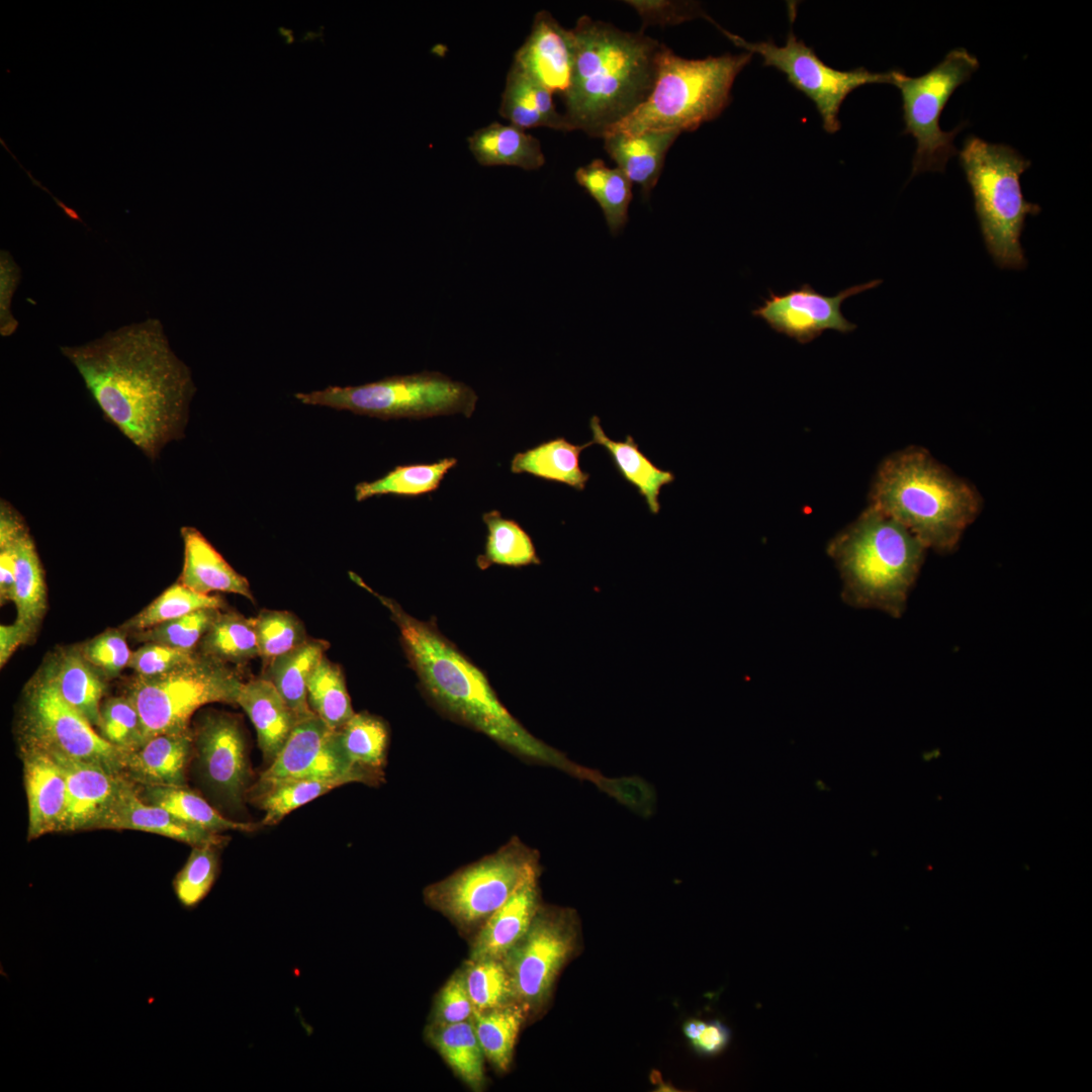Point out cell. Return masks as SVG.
Masks as SVG:
<instances>
[{
  "instance_id": "1",
  "label": "cell",
  "mask_w": 1092,
  "mask_h": 1092,
  "mask_svg": "<svg viewBox=\"0 0 1092 1092\" xmlns=\"http://www.w3.org/2000/svg\"><path fill=\"white\" fill-rule=\"evenodd\" d=\"M60 351L104 417L150 459L183 436L195 386L158 318Z\"/></svg>"
},
{
  "instance_id": "2",
  "label": "cell",
  "mask_w": 1092,
  "mask_h": 1092,
  "mask_svg": "<svg viewBox=\"0 0 1092 1092\" xmlns=\"http://www.w3.org/2000/svg\"><path fill=\"white\" fill-rule=\"evenodd\" d=\"M352 579L389 611L403 650L429 699L451 718L486 735L522 759L590 781L594 770L531 734L497 699L484 673L429 622L407 614L375 593L355 573Z\"/></svg>"
},
{
  "instance_id": "3",
  "label": "cell",
  "mask_w": 1092,
  "mask_h": 1092,
  "mask_svg": "<svg viewBox=\"0 0 1092 1092\" xmlns=\"http://www.w3.org/2000/svg\"><path fill=\"white\" fill-rule=\"evenodd\" d=\"M571 31L574 62L563 114L570 131L603 139L649 96L661 43L586 15Z\"/></svg>"
},
{
  "instance_id": "4",
  "label": "cell",
  "mask_w": 1092,
  "mask_h": 1092,
  "mask_svg": "<svg viewBox=\"0 0 1092 1092\" xmlns=\"http://www.w3.org/2000/svg\"><path fill=\"white\" fill-rule=\"evenodd\" d=\"M981 504L971 484L926 450L911 447L883 462L870 506L904 526L927 549L948 554L977 518Z\"/></svg>"
},
{
  "instance_id": "5",
  "label": "cell",
  "mask_w": 1092,
  "mask_h": 1092,
  "mask_svg": "<svg viewBox=\"0 0 1092 1092\" xmlns=\"http://www.w3.org/2000/svg\"><path fill=\"white\" fill-rule=\"evenodd\" d=\"M927 548L904 526L870 506L829 544L851 607L900 618Z\"/></svg>"
},
{
  "instance_id": "6",
  "label": "cell",
  "mask_w": 1092,
  "mask_h": 1092,
  "mask_svg": "<svg viewBox=\"0 0 1092 1092\" xmlns=\"http://www.w3.org/2000/svg\"><path fill=\"white\" fill-rule=\"evenodd\" d=\"M751 59L748 52L685 59L661 43L649 96L605 135L649 129L696 130L719 117L731 103L733 83Z\"/></svg>"
},
{
  "instance_id": "7",
  "label": "cell",
  "mask_w": 1092,
  "mask_h": 1092,
  "mask_svg": "<svg viewBox=\"0 0 1092 1092\" xmlns=\"http://www.w3.org/2000/svg\"><path fill=\"white\" fill-rule=\"evenodd\" d=\"M958 155L988 253L1001 269H1024L1027 260L1020 237L1026 217L1041 210L1022 193L1020 177L1031 162L1009 145L973 134Z\"/></svg>"
},
{
  "instance_id": "8",
  "label": "cell",
  "mask_w": 1092,
  "mask_h": 1092,
  "mask_svg": "<svg viewBox=\"0 0 1092 1092\" xmlns=\"http://www.w3.org/2000/svg\"><path fill=\"white\" fill-rule=\"evenodd\" d=\"M295 397L304 404L349 411L381 420L425 419L462 414L470 418L477 394L467 384L436 371L396 375L356 386H328Z\"/></svg>"
},
{
  "instance_id": "9",
  "label": "cell",
  "mask_w": 1092,
  "mask_h": 1092,
  "mask_svg": "<svg viewBox=\"0 0 1092 1092\" xmlns=\"http://www.w3.org/2000/svg\"><path fill=\"white\" fill-rule=\"evenodd\" d=\"M243 682L236 669L197 651L190 661L165 673L135 674L125 696L139 712L146 741L189 729L192 715L204 705H237Z\"/></svg>"
},
{
  "instance_id": "10",
  "label": "cell",
  "mask_w": 1092,
  "mask_h": 1092,
  "mask_svg": "<svg viewBox=\"0 0 1092 1092\" xmlns=\"http://www.w3.org/2000/svg\"><path fill=\"white\" fill-rule=\"evenodd\" d=\"M539 858L537 850L514 836L493 853L426 887L424 899L460 928L481 926L541 870Z\"/></svg>"
},
{
  "instance_id": "11",
  "label": "cell",
  "mask_w": 1092,
  "mask_h": 1092,
  "mask_svg": "<svg viewBox=\"0 0 1092 1092\" xmlns=\"http://www.w3.org/2000/svg\"><path fill=\"white\" fill-rule=\"evenodd\" d=\"M978 68L977 57L964 48H956L921 76L909 77L903 71L895 70L893 85L902 97L903 132L916 141L912 176L925 171L942 172L948 159L958 155L953 140L967 122L945 131L940 128L939 119L952 93L969 81Z\"/></svg>"
},
{
  "instance_id": "12",
  "label": "cell",
  "mask_w": 1092,
  "mask_h": 1092,
  "mask_svg": "<svg viewBox=\"0 0 1092 1092\" xmlns=\"http://www.w3.org/2000/svg\"><path fill=\"white\" fill-rule=\"evenodd\" d=\"M20 728L21 743L123 772L124 753L61 697L44 667L25 688Z\"/></svg>"
},
{
  "instance_id": "13",
  "label": "cell",
  "mask_w": 1092,
  "mask_h": 1092,
  "mask_svg": "<svg viewBox=\"0 0 1092 1092\" xmlns=\"http://www.w3.org/2000/svg\"><path fill=\"white\" fill-rule=\"evenodd\" d=\"M579 932L573 909L542 904L527 932L502 960L515 1002L527 1015L549 1001L557 976L578 949Z\"/></svg>"
},
{
  "instance_id": "14",
  "label": "cell",
  "mask_w": 1092,
  "mask_h": 1092,
  "mask_svg": "<svg viewBox=\"0 0 1092 1092\" xmlns=\"http://www.w3.org/2000/svg\"><path fill=\"white\" fill-rule=\"evenodd\" d=\"M713 24L736 47L759 55L764 67H774L784 73L788 82L815 104L828 133L839 130L840 106L854 89L873 83H894L895 70L876 73L863 67L849 71L829 67L796 36L793 29L789 31L786 43L779 47L771 39L747 41L716 22Z\"/></svg>"
},
{
  "instance_id": "15",
  "label": "cell",
  "mask_w": 1092,
  "mask_h": 1092,
  "mask_svg": "<svg viewBox=\"0 0 1092 1092\" xmlns=\"http://www.w3.org/2000/svg\"><path fill=\"white\" fill-rule=\"evenodd\" d=\"M299 779H337L372 786L383 780L353 765L342 747L339 731L331 729L314 713L298 719L257 785Z\"/></svg>"
},
{
  "instance_id": "16",
  "label": "cell",
  "mask_w": 1092,
  "mask_h": 1092,
  "mask_svg": "<svg viewBox=\"0 0 1092 1092\" xmlns=\"http://www.w3.org/2000/svg\"><path fill=\"white\" fill-rule=\"evenodd\" d=\"M881 279L871 280L840 290L835 295H824L809 283L778 294L768 290L762 304L751 311L772 331L805 345L819 338L826 331L849 334L857 326L849 322L841 311L842 302L853 295L876 288Z\"/></svg>"
},
{
  "instance_id": "17",
  "label": "cell",
  "mask_w": 1092,
  "mask_h": 1092,
  "mask_svg": "<svg viewBox=\"0 0 1092 1092\" xmlns=\"http://www.w3.org/2000/svg\"><path fill=\"white\" fill-rule=\"evenodd\" d=\"M194 751L203 782L229 807L243 805L250 780L245 737L230 715L209 714L193 730Z\"/></svg>"
},
{
  "instance_id": "18",
  "label": "cell",
  "mask_w": 1092,
  "mask_h": 1092,
  "mask_svg": "<svg viewBox=\"0 0 1092 1092\" xmlns=\"http://www.w3.org/2000/svg\"><path fill=\"white\" fill-rule=\"evenodd\" d=\"M66 781V808L61 832L96 829L125 781L123 772L51 753Z\"/></svg>"
},
{
  "instance_id": "19",
  "label": "cell",
  "mask_w": 1092,
  "mask_h": 1092,
  "mask_svg": "<svg viewBox=\"0 0 1092 1092\" xmlns=\"http://www.w3.org/2000/svg\"><path fill=\"white\" fill-rule=\"evenodd\" d=\"M574 62V37L550 12L536 13L531 31L515 54L517 67L562 96L570 82Z\"/></svg>"
},
{
  "instance_id": "20",
  "label": "cell",
  "mask_w": 1092,
  "mask_h": 1092,
  "mask_svg": "<svg viewBox=\"0 0 1092 1092\" xmlns=\"http://www.w3.org/2000/svg\"><path fill=\"white\" fill-rule=\"evenodd\" d=\"M96 829L145 831L191 846L203 844L222 846L229 840L228 837L191 824L160 806L145 802L140 796L138 786L127 777L118 796L98 822Z\"/></svg>"
},
{
  "instance_id": "21",
  "label": "cell",
  "mask_w": 1092,
  "mask_h": 1092,
  "mask_svg": "<svg viewBox=\"0 0 1092 1092\" xmlns=\"http://www.w3.org/2000/svg\"><path fill=\"white\" fill-rule=\"evenodd\" d=\"M23 779L28 807L27 838L61 832L66 808V781L54 756L21 743Z\"/></svg>"
},
{
  "instance_id": "22",
  "label": "cell",
  "mask_w": 1092,
  "mask_h": 1092,
  "mask_svg": "<svg viewBox=\"0 0 1092 1092\" xmlns=\"http://www.w3.org/2000/svg\"><path fill=\"white\" fill-rule=\"evenodd\" d=\"M529 876L514 894L480 926L469 960H503L529 929L541 902L539 877Z\"/></svg>"
},
{
  "instance_id": "23",
  "label": "cell",
  "mask_w": 1092,
  "mask_h": 1092,
  "mask_svg": "<svg viewBox=\"0 0 1092 1092\" xmlns=\"http://www.w3.org/2000/svg\"><path fill=\"white\" fill-rule=\"evenodd\" d=\"M193 750L191 728L158 734L124 754L123 774L138 786L183 787Z\"/></svg>"
},
{
  "instance_id": "24",
  "label": "cell",
  "mask_w": 1092,
  "mask_h": 1092,
  "mask_svg": "<svg viewBox=\"0 0 1092 1092\" xmlns=\"http://www.w3.org/2000/svg\"><path fill=\"white\" fill-rule=\"evenodd\" d=\"M681 133L677 129L612 132L603 138L604 149L616 167L640 186L646 199L657 184L667 151Z\"/></svg>"
},
{
  "instance_id": "25",
  "label": "cell",
  "mask_w": 1092,
  "mask_h": 1092,
  "mask_svg": "<svg viewBox=\"0 0 1092 1092\" xmlns=\"http://www.w3.org/2000/svg\"><path fill=\"white\" fill-rule=\"evenodd\" d=\"M237 705L249 716L256 729L258 745L264 759L271 763L299 718L275 686L265 677L244 681Z\"/></svg>"
},
{
  "instance_id": "26",
  "label": "cell",
  "mask_w": 1092,
  "mask_h": 1092,
  "mask_svg": "<svg viewBox=\"0 0 1092 1092\" xmlns=\"http://www.w3.org/2000/svg\"><path fill=\"white\" fill-rule=\"evenodd\" d=\"M181 536L184 544L181 583L200 594H236L254 603L248 579L238 573L197 529L183 527Z\"/></svg>"
},
{
  "instance_id": "27",
  "label": "cell",
  "mask_w": 1092,
  "mask_h": 1092,
  "mask_svg": "<svg viewBox=\"0 0 1092 1092\" xmlns=\"http://www.w3.org/2000/svg\"><path fill=\"white\" fill-rule=\"evenodd\" d=\"M552 93L512 64L502 94L499 114L522 129L549 127L570 131L563 113L557 111Z\"/></svg>"
},
{
  "instance_id": "28",
  "label": "cell",
  "mask_w": 1092,
  "mask_h": 1092,
  "mask_svg": "<svg viewBox=\"0 0 1092 1092\" xmlns=\"http://www.w3.org/2000/svg\"><path fill=\"white\" fill-rule=\"evenodd\" d=\"M43 667L61 697L97 728L106 679L86 661L79 648L60 650Z\"/></svg>"
},
{
  "instance_id": "29",
  "label": "cell",
  "mask_w": 1092,
  "mask_h": 1092,
  "mask_svg": "<svg viewBox=\"0 0 1092 1092\" xmlns=\"http://www.w3.org/2000/svg\"><path fill=\"white\" fill-rule=\"evenodd\" d=\"M589 429L594 444L601 445L608 451L621 476L637 489L649 512L657 515L660 511L661 488L674 481V473L657 467L639 449L631 435H628L625 441L610 439L602 428L599 417L590 418Z\"/></svg>"
},
{
  "instance_id": "30",
  "label": "cell",
  "mask_w": 1092,
  "mask_h": 1092,
  "mask_svg": "<svg viewBox=\"0 0 1092 1092\" xmlns=\"http://www.w3.org/2000/svg\"><path fill=\"white\" fill-rule=\"evenodd\" d=\"M468 147L481 166H512L537 170L545 163L540 141L516 125L491 122L468 138Z\"/></svg>"
},
{
  "instance_id": "31",
  "label": "cell",
  "mask_w": 1092,
  "mask_h": 1092,
  "mask_svg": "<svg viewBox=\"0 0 1092 1092\" xmlns=\"http://www.w3.org/2000/svg\"><path fill=\"white\" fill-rule=\"evenodd\" d=\"M594 445L593 441L581 445L558 437L538 444L524 452L516 453L511 462L513 473H528L535 477L560 482L577 490H583L589 474L579 464L581 452Z\"/></svg>"
},
{
  "instance_id": "32",
  "label": "cell",
  "mask_w": 1092,
  "mask_h": 1092,
  "mask_svg": "<svg viewBox=\"0 0 1092 1092\" xmlns=\"http://www.w3.org/2000/svg\"><path fill=\"white\" fill-rule=\"evenodd\" d=\"M329 646L326 640L308 637L266 665L263 677L275 686L299 719L313 713L307 701V684Z\"/></svg>"
},
{
  "instance_id": "33",
  "label": "cell",
  "mask_w": 1092,
  "mask_h": 1092,
  "mask_svg": "<svg viewBox=\"0 0 1092 1092\" xmlns=\"http://www.w3.org/2000/svg\"><path fill=\"white\" fill-rule=\"evenodd\" d=\"M15 581L11 601L16 607L15 623L32 636L47 609V587L43 568L35 544L24 532L13 544Z\"/></svg>"
},
{
  "instance_id": "34",
  "label": "cell",
  "mask_w": 1092,
  "mask_h": 1092,
  "mask_svg": "<svg viewBox=\"0 0 1092 1092\" xmlns=\"http://www.w3.org/2000/svg\"><path fill=\"white\" fill-rule=\"evenodd\" d=\"M427 1033L430 1042L453 1072L472 1090H482L485 1083L484 1055L471 1018L456 1023H433Z\"/></svg>"
},
{
  "instance_id": "35",
  "label": "cell",
  "mask_w": 1092,
  "mask_h": 1092,
  "mask_svg": "<svg viewBox=\"0 0 1092 1092\" xmlns=\"http://www.w3.org/2000/svg\"><path fill=\"white\" fill-rule=\"evenodd\" d=\"M574 178L601 207L610 233L618 235L628 221L633 183L618 167L610 168L600 159L579 167Z\"/></svg>"
},
{
  "instance_id": "36",
  "label": "cell",
  "mask_w": 1092,
  "mask_h": 1092,
  "mask_svg": "<svg viewBox=\"0 0 1092 1092\" xmlns=\"http://www.w3.org/2000/svg\"><path fill=\"white\" fill-rule=\"evenodd\" d=\"M139 787H142V790L139 788L138 790L145 802L160 806L177 817L211 832L219 833L229 830L251 832L262 826L261 823L238 822L223 817L187 786Z\"/></svg>"
},
{
  "instance_id": "37",
  "label": "cell",
  "mask_w": 1092,
  "mask_h": 1092,
  "mask_svg": "<svg viewBox=\"0 0 1092 1092\" xmlns=\"http://www.w3.org/2000/svg\"><path fill=\"white\" fill-rule=\"evenodd\" d=\"M197 650L226 664L247 663L259 656L254 618L220 610Z\"/></svg>"
},
{
  "instance_id": "38",
  "label": "cell",
  "mask_w": 1092,
  "mask_h": 1092,
  "mask_svg": "<svg viewBox=\"0 0 1092 1092\" xmlns=\"http://www.w3.org/2000/svg\"><path fill=\"white\" fill-rule=\"evenodd\" d=\"M527 1017L518 1003L478 1011L473 1009L471 1021L484 1057L498 1071L506 1072L513 1059L517 1036Z\"/></svg>"
},
{
  "instance_id": "39",
  "label": "cell",
  "mask_w": 1092,
  "mask_h": 1092,
  "mask_svg": "<svg viewBox=\"0 0 1092 1092\" xmlns=\"http://www.w3.org/2000/svg\"><path fill=\"white\" fill-rule=\"evenodd\" d=\"M482 520L488 534L484 553L476 559L479 568L486 569L492 564L521 567L541 563L531 537L519 523L504 518L497 510L483 514Z\"/></svg>"
},
{
  "instance_id": "40",
  "label": "cell",
  "mask_w": 1092,
  "mask_h": 1092,
  "mask_svg": "<svg viewBox=\"0 0 1092 1092\" xmlns=\"http://www.w3.org/2000/svg\"><path fill=\"white\" fill-rule=\"evenodd\" d=\"M338 731L352 764L384 779L389 740L385 722L366 712L355 713Z\"/></svg>"
},
{
  "instance_id": "41",
  "label": "cell",
  "mask_w": 1092,
  "mask_h": 1092,
  "mask_svg": "<svg viewBox=\"0 0 1092 1092\" xmlns=\"http://www.w3.org/2000/svg\"><path fill=\"white\" fill-rule=\"evenodd\" d=\"M456 464V458H444L434 463L396 466L378 479L358 483L355 498L363 502L383 494L418 496L430 493L439 488L447 472Z\"/></svg>"
},
{
  "instance_id": "42",
  "label": "cell",
  "mask_w": 1092,
  "mask_h": 1092,
  "mask_svg": "<svg viewBox=\"0 0 1092 1092\" xmlns=\"http://www.w3.org/2000/svg\"><path fill=\"white\" fill-rule=\"evenodd\" d=\"M311 711L331 729L339 730L355 714L341 666L325 655L307 684Z\"/></svg>"
},
{
  "instance_id": "43",
  "label": "cell",
  "mask_w": 1092,
  "mask_h": 1092,
  "mask_svg": "<svg viewBox=\"0 0 1092 1092\" xmlns=\"http://www.w3.org/2000/svg\"><path fill=\"white\" fill-rule=\"evenodd\" d=\"M343 785L346 783L337 779H299L256 785L254 797L265 811L261 824L275 825L293 810Z\"/></svg>"
},
{
  "instance_id": "44",
  "label": "cell",
  "mask_w": 1092,
  "mask_h": 1092,
  "mask_svg": "<svg viewBox=\"0 0 1092 1092\" xmlns=\"http://www.w3.org/2000/svg\"><path fill=\"white\" fill-rule=\"evenodd\" d=\"M224 605L220 597L197 593L178 581L165 589L120 628L125 632L136 633L197 610L206 608L222 610Z\"/></svg>"
},
{
  "instance_id": "45",
  "label": "cell",
  "mask_w": 1092,
  "mask_h": 1092,
  "mask_svg": "<svg viewBox=\"0 0 1092 1092\" xmlns=\"http://www.w3.org/2000/svg\"><path fill=\"white\" fill-rule=\"evenodd\" d=\"M462 970L474 1010L485 1011L515 1003L511 979L502 960H469Z\"/></svg>"
},
{
  "instance_id": "46",
  "label": "cell",
  "mask_w": 1092,
  "mask_h": 1092,
  "mask_svg": "<svg viewBox=\"0 0 1092 1092\" xmlns=\"http://www.w3.org/2000/svg\"><path fill=\"white\" fill-rule=\"evenodd\" d=\"M218 845L192 846L185 864L173 879V890L186 909L195 908L210 892L219 873Z\"/></svg>"
},
{
  "instance_id": "47",
  "label": "cell",
  "mask_w": 1092,
  "mask_h": 1092,
  "mask_svg": "<svg viewBox=\"0 0 1092 1092\" xmlns=\"http://www.w3.org/2000/svg\"><path fill=\"white\" fill-rule=\"evenodd\" d=\"M254 623L259 656L265 666L308 638L303 623L288 611L261 610Z\"/></svg>"
},
{
  "instance_id": "48",
  "label": "cell",
  "mask_w": 1092,
  "mask_h": 1092,
  "mask_svg": "<svg viewBox=\"0 0 1092 1092\" xmlns=\"http://www.w3.org/2000/svg\"><path fill=\"white\" fill-rule=\"evenodd\" d=\"M99 734L124 754L139 748L144 732L139 712L126 697H112L100 708Z\"/></svg>"
},
{
  "instance_id": "49",
  "label": "cell",
  "mask_w": 1092,
  "mask_h": 1092,
  "mask_svg": "<svg viewBox=\"0 0 1092 1092\" xmlns=\"http://www.w3.org/2000/svg\"><path fill=\"white\" fill-rule=\"evenodd\" d=\"M219 609L197 610L134 633L136 640L158 643L182 650H197L198 644L219 613Z\"/></svg>"
},
{
  "instance_id": "50",
  "label": "cell",
  "mask_w": 1092,
  "mask_h": 1092,
  "mask_svg": "<svg viewBox=\"0 0 1092 1092\" xmlns=\"http://www.w3.org/2000/svg\"><path fill=\"white\" fill-rule=\"evenodd\" d=\"M78 648L105 679L116 677L128 665L132 653L121 628L108 629Z\"/></svg>"
},
{
  "instance_id": "51",
  "label": "cell",
  "mask_w": 1092,
  "mask_h": 1092,
  "mask_svg": "<svg viewBox=\"0 0 1092 1092\" xmlns=\"http://www.w3.org/2000/svg\"><path fill=\"white\" fill-rule=\"evenodd\" d=\"M642 20L641 29L652 25H677L696 18L710 17L695 1L673 0H627Z\"/></svg>"
},
{
  "instance_id": "52",
  "label": "cell",
  "mask_w": 1092,
  "mask_h": 1092,
  "mask_svg": "<svg viewBox=\"0 0 1092 1092\" xmlns=\"http://www.w3.org/2000/svg\"><path fill=\"white\" fill-rule=\"evenodd\" d=\"M198 650H182L158 643H145L131 653L128 667L135 674L155 676L190 661Z\"/></svg>"
},
{
  "instance_id": "53",
  "label": "cell",
  "mask_w": 1092,
  "mask_h": 1092,
  "mask_svg": "<svg viewBox=\"0 0 1092 1092\" xmlns=\"http://www.w3.org/2000/svg\"><path fill=\"white\" fill-rule=\"evenodd\" d=\"M473 1014L463 970L457 971L441 989L435 1008L437 1024L456 1023L469 1020Z\"/></svg>"
},
{
  "instance_id": "54",
  "label": "cell",
  "mask_w": 1092,
  "mask_h": 1092,
  "mask_svg": "<svg viewBox=\"0 0 1092 1092\" xmlns=\"http://www.w3.org/2000/svg\"><path fill=\"white\" fill-rule=\"evenodd\" d=\"M21 271L12 255L0 251V334L9 337L18 328V322L11 311L14 292L20 282Z\"/></svg>"
},
{
  "instance_id": "55",
  "label": "cell",
  "mask_w": 1092,
  "mask_h": 1092,
  "mask_svg": "<svg viewBox=\"0 0 1092 1092\" xmlns=\"http://www.w3.org/2000/svg\"><path fill=\"white\" fill-rule=\"evenodd\" d=\"M730 1040V1030L718 1020L707 1022L700 1036L692 1042L701 1055L713 1056L726 1048Z\"/></svg>"
},
{
  "instance_id": "56",
  "label": "cell",
  "mask_w": 1092,
  "mask_h": 1092,
  "mask_svg": "<svg viewBox=\"0 0 1092 1092\" xmlns=\"http://www.w3.org/2000/svg\"><path fill=\"white\" fill-rule=\"evenodd\" d=\"M28 529L22 518L5 500L0 507V546L13 544Z\"/></svg>"
},
{
  "instance_id": "57",
  "label": "cell",
  "mask_w": 1092,
  "mask_h": 1092,
  "mask_svg": "<svg viewBox=\"0 0 1092 1092\" xmlns=\"http://www.w3.org/2000/svg\"><path fill=\"white\" fill-rule=\"evenodd\" d=\"M32 635L17 623L1 625L0 628V663L3 666L12 653L21 644L27 643Z\"/></svg>"
},
{
  "instance_id": "58",
  "label": "cell",
  "mask_w": 1092,
  "mask_h": 1092,
  "mask_svg": "<svg viewBox=\"0 0 1092 1092\" xmlns=\"http://www.w3.org/2000/svg\"><path fill=\"white\" fill-rule=\"evenodd\" d=\"M14 544V543H13ZM13 544L0 546V601H11L15 581Z\"/></svg>"
},
{
  "instance_id": "59",
  "label": "cell",
  "mask_w": 1092,
  "mask_h": 1092,
  "mask_svg": "<svg viewBox=\"0 0 1092 1092\" xmlns=\"http://www.w3.org/2000/svg\"><path fill=\"white\" fill-rule=\"evenodd\" d=\"M1 144H2V146H3V147H4L5 149H6V150H7V152H8V153H9V154H10V155H11V156H12V157L14 158V160H15V161H16V162L18 163V165L20 166V168H21V169H23V170L25 171V173H26V174H27V176H28V177L30 178V180H31V182H32V184H33V185H35V186H38L39 188H41L42 190H44V191H46L47 193H49V194H50V195H51V196L53 197V199L55 200V202H56V203H57V204L59 205V207H61V208L63 209V211L65 212V214H66V215H67V216H68L69 218H71V219H73V220H77V221L83 222V220H82V218L80 217L79 213H78V212H77V211H76L75 209H73V208H71V207L67 206V205H66L65 203H63V202L61 201V199H59V198H57L56 196H54V195H53V193H52V192H51V191H50V190H49L48 188H46V187H44L43 185H41V184H40V182H39V181H37L36 179H34V178L32 177V175H31V173H30L29 171H27L26 169H24V167H23V166H22V165H21V164H20V163L18 162L17 158H16V157H15V156H14V155H13V154L11 153V151H10V150H9V149H8V148L6 147V145H5L4 143H3V141H2V140H1Z\"/></svg>"
},
{
  "instance_id": "60",
  "label": "cell",
  "mask_w": 1092,
  "mask_h": 1092,
  "mask_svg": "<svg viewBox=\"0 0 1092 1092\" xmlns=\"http://www.w3.org/2000/svg\"><path fill=\"white\" fill-rule=\"evenodd\" d=\"M706 1025H707V1021H704V1020H701V1019H695V1018L690 1019V1020L685 1022V1024L682 1026V1031H684V1034L686 1035V1037L691 1042H693L694 1040H696L700 1036V1034L702 1033V1031L704 1030Z\"/></svg>"
}]
</instances>
